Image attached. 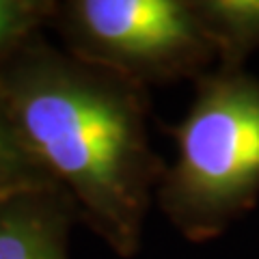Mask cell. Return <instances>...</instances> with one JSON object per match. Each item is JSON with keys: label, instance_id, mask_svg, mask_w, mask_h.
<instances>
[{"label": "cell", "instance_id": "cell-1", "mask_svg": "<svg viewBox=\"0 0 259 259\" xmlns=\"http://www.w3.org/2000/svg\"><path fill=\"white\" fill-rule=\"evenodd\" d=\"M15 115L32 151L127 236L139 205L141 145L125 104L89 80L44 74L20 87Z\"/></svg>", "mask_w": 259, "mask_h": 259}, {"label": "cell", "instance_id": "cell-2", "mask_svg": "<svg viewBox=\"0 0 259 259\" xmlns=\"http://www.w3.org/2000/svg\"><path fill=\"white\" fill-rule=\"evenodd\" d=\"M175 188L201 214H225L259 188V84L212 82L180 130Z\"/></svg>", "mask_w": 259, "mask_h": 259}, {"label": "cell", "instance_id": "cell-3", "mask_svg": "<svg viewBox=\"0 0 259 259\" xmlns=\"http://www.w3.org/2000/svg\"><path fill=\"white\" fill-rule=\"evenodd\" d=\"M78 18L102 48L134 61H160L194 39L192 13L173 0H84Z\"/></svg>", "mask_w": 259, "mask_h": 259}, {"label": "cell", "instance_id": "cell-4", "mask_svg": "<svg viewBox=\"0 0 259 259\" xmlns=\"http://www.w3.org/2000/svg\"><path fill=\"white\" fill-rule=\"evenodd\" d=\"M0 259H63L59 236L37 209L9 205L0 212Z\"/></svg>", "mask_w": 259, "mask_h": 259}, {"label": "cell", "instance_id": "cell-5", "mask_svg": "<svg viewBox=\"0 0 259 259\" xmlns=\"http://www.w3.org/2000/svg\"><path fill=\"white\" fill-rule=\"evenodd\" d=\"M205 11L229 41L259 44V0H218L207 3Z\"/></svg>", "mask_w": 259, "mask_h": 259}, {"label": "cell", "instance_id": "cell-6", "mask_svg": "<svg viewBox=\"0 0 259 259\" xmlns=\"http://www.w3.org/2000/svg\"><path fill=\"white\" fill-rule=\"evenodd\" d=\"M26 22V7L20 3L0 0V46L13 39Z\"/></svg>", "mask_w": 259, "mask_h": 259}, {"label": "cell", "instance_id": "cell-7", "mask_svg": "<svg viewBox=\"0 0 259 259\" xmlns=\"http://www.w3.org/2000/svg\"><path fill=\"white\" fill-rule=\"evenodd\" d=\"M20 171V153L13 141L0 125V182H11V177Z\"/></svg>", "mask_w": 259, "mask_h": 259}]
</instances>
